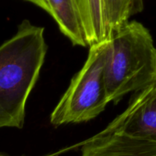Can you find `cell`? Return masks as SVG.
Masks as SVG:
<instances>
[{"label": "cell", "mask_w": 156, "mask_h": 156, "mask_svg": "<svg viewBox=\"0 0 156 156\" xmlns=\"http://www.w3.org/2000/svg\"><path fill=\"white\" fill-rule=\"evenodd\" d=\"M44 27L24 20L0 46V128H23L25 107L47 53Z\"/></svg>", "instance_id": "6da1fadb"}, {"label": "cell", "mask_w": 156, "mask_h": 156, "mask_svg": "<svg viewBox=\"0 0 156 156\" xmlns=\"http://www.w3.org/2000/svg\"><path fill=\"white\" fill-rule=\"evenodd\" d=\"M104 76L108 102L115 105L156 79V47L142 23L128 21L108 40Z\"/></svg>", "instance_id": "7a4b0ae2"}, {"label": "cell", "mask_w": 156, "mask_h": 156, "mask_svg": "<svg viewBox=\"0 0 156 156\" xmlns=\"http://www.w3.org/2000/svg\"><path fill=\"white\" fill-rule=\"evenodd\" d=\"M89 47L86 62L72 79L50 114L53 126L89 121L103 112L109 103L104 76L108 40Z\"/></svg>", "instance_id": "3957f363"}, {"label": "cell", "mask_w": 156, "mask_h": 156, "mask_svg": "<svg viewBox=\"0 0 156 156\" xmlns=\"http://www.w3.org/2000/svg\"><path fill=\"white\" fill-rule=\"evenodd\" d=\"M103 131L156 142V79L135 92L126 109Z\"/></svg>", "instance_id": "277c9868"}, {"label": "cell", "mask_w": 156, "mask_h": 156, "mask_svg": "<svg viewBox=\"0 0 156 156\" xmlns=\"http://www.w3.org/2000/svg\"><path fill=\"white\" fill-rule=\"evenodd\" d=\"M81 156H156V142L102 132L82 143Z\"/></svg>", "instance_id": "5b68a950"}, {"label": "cell", "mask_w": 156, "mask_h": 156, "mask_svg": "<svg viewBox=\"0 0 156 156\" xmlns=\"http://www.w3.org/2000/svg\"><path fill=\"white\" fill-rule=\"evenodd\" d=\"M50 15L74 46L88 47L75 0H47Z\"/></svg>", "instance_id": "8992f818"}, {"label": "cell", "mask_w": 156, "mask_h": 156, "mask_svg": "<svg viewBox=\"0 0 156 156\" xmlns=\"http://www.w3.org/2000/svg\"><path fill=\"white\" fill-rule=\"evenodd\" d=\"M88 46L107 40L103 0H75Z\"/></svg>", "instance_id": "52a82bcc"}, {"label": "cell", "mask_w": 156, "mask_h": 156, "mask_svg": "<svg viewBox=\"0 0 156 156\" xmlns=\"http://www.w3.org/2000/svg\"><path fill=\"white\" fill-rule=\"evenodd\" d=\"M107 40L144 9L143 0H103Z\"/></svg>", "instance_id": "ba28073f"}, {"label": "cell", "mask_w": 156, "mask_h": 156, "mask_svg": "<svg viewBox=\"0 0 156 156\" xmlns=\"http://www.w3.org/2000/svg\"><path fill=\"white\" fill-rule=\"evenodd\" d=\"M23 1L30 2L32 4L38 6V7L41 8V9L44 10L50 15V8H49L48 4H47V0H23Z\"/></svg>", "instance_id": "9c48e42d"}, {"label": "cell", "mask_w": 156, "mask_h": 156, "mask_svg": "<svg viewBox=\"0 0 156 156\" xmlns=\"http://www.w3.org/2000/svg\"><path fill=\"white\" fill-rule=\"evenodd\" d=\"M58 154V153H57ZM57 154H53V155H46V156H56ZM0 156H11L9 155H5V154H2V153H0Z\"/></svg>", "instance_id": "30bf717a"}]
</instances>
